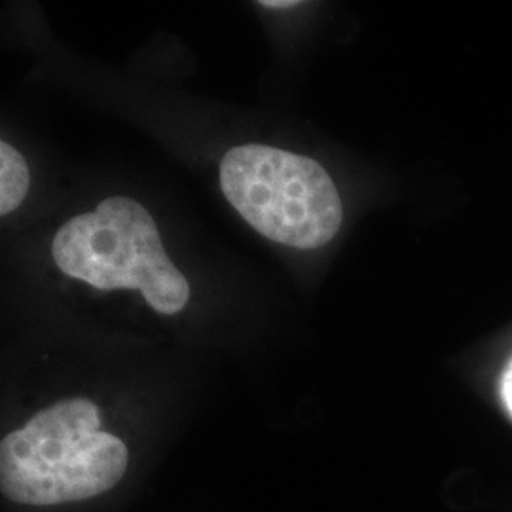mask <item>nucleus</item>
<instances>
[{"instance_id":"nucleus-5","label":"nucleus","mask_w":512,"mask_h":512,"mask_svg":"<svg viewBox=\"0 0 512 512\" xmlns=\"http://www.w3.org/2000/svg\"><path fill=\"white\" fill-rule=\"evenodd\" d=\"M499 391H501V401L507 410V414L512 418V359L509 365L505 366L503 374H501V384H499Z\"/></svg>"},{"instance_id":"nucleus-4","label":"nucleus","mask_w":512,"mask_h":512,"mask_svg":"<svg viewBox=\"0 0 512 512\" xmlns=\"http://www.w3.org/2000/svg\"><path fill=\"white\" fill-rule=\"evenodd\" d=\"M31 190V167L12 143L0 137V219L16 213Z\"/></svg>"},{"instance_id":"nucleus-6","label":"nucleus","mask_w":512,"mask_h":512,"mask_svg":"<svg viewBox=\"0 0 512 512\" xmlns=\"http://www.w3.org/2000/svg\"><path fill=\"white\" fill-rule=\"evenodd\" d=\"M296 4H298V2H294V0H272V2H270V0H264V2H262V6H264V8H279V10H281V8H293V6H296Z\"/></svg>"},{"instance_id":"nucleus-1","label":"nucleus","mask_w":512,"mask_h":512,"mask_svg":"<svg viewBox=\"0 0 512 512\" xmlns=\"http://www.w3.org/2000/svg\"><path fill=\"white\" fill-rule=\"evenodd\" d=\"M135 471V448L109 391L71 385L0 423V509L109 512Z\"/></svg>"},{"instance_id":"nucleus-3","label":"nucleus","mask_w":512,"mask_h":512,"mask_svg":"<svg viewBox=\"0 0 512 512\" xmlns=\"http://www.w3.org/2000/svg\"><path fill=\"white\" fill-rule=\"evenodd\" d=\"M220 188L260 236L294 249L323 247L344 219L329 173L281 148H230L220 162Z\"/></svg>"},{"instance_id":"nucleus-2","label":"nucleus","mask_w":512,"mask_h":512,"mask_svg":"<svg viewBox=\"0 0 512 512\" xmlns=\"http://www.w3.org/2000/svg\"><path fill=\"white\" fill-rule=\"evenodd\" d=\"M50 255L59 274L97 293H139L162 315L188 306V279L167 255L156 220L128 196H110L65 220Z\"/></svg>"}]
</instances>
